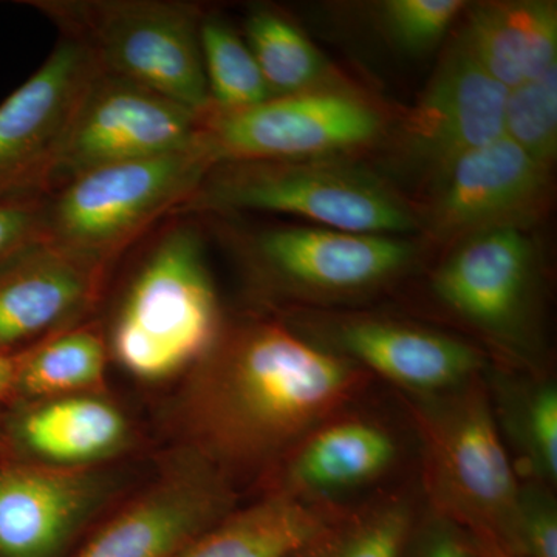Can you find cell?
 Returning a JSON list of instances; mask_svg holds the SVG:
<instances>
[{"instance_id":"cell-1","label":"cell","mask_w":557,"mask_h":557,"mask_svg":"<svg viewBox=\"0 0 557 557\" xmlns=\"http://www.w3.org/2000/svg\"><path fill=\"white\" fill-rule=\"evenodd\" d=\"M361 383L346 359L277 325H260L237 336L212 368L205 426L226 457H269L317 429Z\"/></svg>"},{"instance_id":"cell-2","label":"cell","mask_w":557,"mask_h":557,"mask_svg":"<svg viewBox=\"0 0 557 557\" xmlns=\"http://www.w3.org/2000/svg\"><path fill=\"white\" fill-rule=\"evenodd\" d=\"M215 330L218 300L199 234L175 228L132 282L113 330V350L135 375L163 379L199 358Z\"/></svg>"},{"instance_id":"cell-3","label":"cell","mask_w":557,"mask_h":557,"mask_svg":"<svg viewBox=\"0 0 557 557\" xmlns=\"http://www.w3.org/2000/svg\"><path fill=\"white\" fill-rule=\"evenodd\" d=\"M196 205L282 212L321 228L376 236L417 228L413 212L383 183L332 161H226Z\"/></svg>"},{"instance_id":"cell-4","label":"cell","mask_w":557,"mask_h":557,"mask_svg":"<svg viewBox=\"0 0 557 557\" xmlns=\"http://www.w3.org/2000/svg\"><path fill=\"white\" fill-rule=\"evenodd\" d=\"M417 420L440 507L474 528L479 539L507 547L522 487L486 398L467 391L420 410Z\"/></svg>"},{"instance_id":"cell-5","label":"cell","mask_w":557,"mask_h":557,"mask_svg":"<svg viewBox=\"0 0 557 557\" xmlns=\"http://www.w3.org/2000/svg\"><path fill=\"white\" fill-rule=\"evenodd\" d=\"M214 164L201 135L189 149L81 174L47 208L49 240L98 259L188 196Z\"/></svg>"},{"instance_id":"cell-6","label":"cell","mask_w":557,"mask_h":557,"mask_svg":"<svg viewBox=\"0 0 557 557\" xmlns=\"http://www.w3.org/2000/svg\"><path fill=\"white\" fill-rule=\"evenodd\" d=\"M102 72L156 91L207 119L211 113L193 9L170 2H100L73 7Z\"/></svg>"},{"instance_id":"cell-7","label":"cell","mask_w":557,"mask_h":557,"mask_svg":"<svg viewBox=\"0 0 557 557\" xmlns=\"http://www.w3.org/2000/svg\"><path fill=\"white\" fill-rule=\"evenodd\" d=\"M379 113L357 98L332 91L276 97L203 121V137L219 161H307L344 152L379 135Z\"/></svg>"},{"instance_id":"cell-8","label":"cell","mask_w":557,"mask_h":557,"mask_svg":"<svg viewBox=\"0 0 557 557\" xmlns=\"http://www.w3.org/2000/svg\"><path fill=\"white\" fill-rule=\"evenodd\" d=\"M100 72L89 44L72 36L0 104V201L32 197L53 180L76 110Z\"/></svg>"},{"instance_id":"cell-9","label":"cell","mask_w":557,"mask_h":557,"mask_svg":"<svg viewBox=\"0 0 557 557\" xmlns=\"http://www.w3.org/2000/svg\"><path fill=\"white\" fill-rule=\"evenodd\" d=\"M203 119L156 91L101 72L84 95L53 178L193 148Z\"/></svg>"},{"instance_id":"cell-10","label":"cell","mask_w":557,"mask_h":557,"mask_svg":"<svg viewBox=\"0 0 557 557\" xmlns=\"http://www.w3.org/2000/svg\"><path fill=\"white\" fill-rule=\"evenodd\" d=\"M549 170L507 137L465 153L440 175L432 225L440 236L519 228L537 211Z\"/></svg>"},{"instance_id":"cell-11","label":"cell","mask_w":557,"mask_h":557,"mask_svg":"<svg viewBox=\"0 0 557 557\" xmlns=\"http://www.w3.org/2000/svg\"><path fill=\"white\" fill-rule=\"evenodd\" d=\"M507 94L458 39L409 119L410 149L440 177L465 153L504 137Z\"/></svg>"},{"instance_id":"cell-12","label":"cell","mask_w":557,"mask_h":557,"mask_svg":"<svg viewBox=\"0 0 557 557\" xmlns=\"http://www.w3.org/2000/svg\"><path fill=\"white\" fill-rule=\"evenodd\" d=\"M533 276V249L520 228L469 236L434 277L440 299L478 327L508 335L518 327Z\"/></svg>"},{"instance_id":"cell-13","label":"cell","mask_w":557,"mask_h":557,"mask_svg":"<svg viewBox=\"0 0 557 557\" xmlns=\"http://www.w3.org/2000/svg\"><path fill=\"white\" fill-rule=\"evenodd\" d=\"M259 251L289 284L324 295L375 287L408 265L413 255L398 237L329 228L270 231L260 237Z\"/></svg>"},{"instance_id":"cell-14","label":"cell","mask_w":557,"mask_h":557,"mask_svg":"<svg viewBox=\"0 0 557 557\" xmlns=\"http://www.w3.org/2000/svg\"><path fill=\"white\" fill-rule=\"evenodd\" d=\"M94 498V483L76 472L0 469V557H57Z\"/></svg>"},{"instance_id":"cell-15","label":"cell","mask_w":557,"mask_h":557,"mask_svg":"<svg viewBox=\"0 0 557 557\" xmlns=\"http://www.w3.org/2000/svg\"><path fill=\"white\" fill-rule=\"evenodd\" d=\"M97 258L49 239L0 269V354L46 332L86 299Z\"/></svg>"},{"instance_id":"cell-16","label":"cell","mask_w":557,"mask_h":557,"mask_svg":"<svg viewBox=\"0 0 557 557\" xmlns=\"http://www.w3.org/2000/svg\"><path fill=\"white\" fill-rule=\"evenodd\" d=\"M333 341L359 364L416 391L460 386L483 364L479 351L461 341L391 322H346Z\"/></svg>"},{"instance_id":"cell-17","label":"cell","mask_w":557,"mask_h":557,"mask_svg":"<svg viewBox=\"0 0 557 557\" xmlns=\"http://www.w3.org/2000/svg\"><path fill=\"white\" fill-rule=\"evenodd\" d=\"M460 40L487 75L505 89H515L557 65L556 3L475 7Z\"/></svg>"},{"instance_id":"cell-18","label":"cell","mask_w":557,"mask_h":557,"mask_svg":"<svg viewBox=\"0 0 557 557\" xmlns=\"http://www.w3.org/2000/svg\"><path fill=\"white\" fill-rule=\"evenodd\" d=\"M222 509L211 486L164 491L102 528L76 557H177Z\"/></svg>"},{"instance_id":"cell-19","label":"cell","mask_w":557,"mask_h":557,"mask_svg":"<svg viewBox=\"0 0 557 557\" xmlns=\"http://www.w3.org/2000/svg\"><path fill=\"white\" fill-rule=\"evenodd\" d=\"M332 523L314 505L277 496L209 528L177 557H304Z\"/></svg>"},{"instance_id":"cell-20","label":"cell","mask_w":557,"mask_h":557,"mask_svg":"<svg viewBox=\"0 0 557 557\" xmlns=\"http://www.w3.org/2000/svg\"><path fill=\"white\" fill-rule=\"evenodd\" d=\"M397 445L383 429L364 421H339L313 431L292 463V480L309 493L362 485L386 472Z\"/></svg>"},{"instance_id":"cell-21","label":"cell","mask_w":557,"mask_h":557,"mask_svg":"<svg viewBox=\"0 0 557 557\" xmlns=\"http://www.w3.org/2000/svg\"><path fill=\"white\" fill-rule=\"evenodd\" d=\"M28 448L54 461L94 460L120 445L126 424L119 410L94 398H64L42 406L22 423Z\"/></svg>"},{"instance_id":"cell-22","label":"cell","mask_w":557,"mask_h":557,"mask_svg":"<svg viewBox=\"0 0 557 557\" xmlns=\"http://www.w3.org/2000/svg\"><path fill=\"white\" fill-rule=\"evenodd\" d=\"M245 36L273 98L311 91L324 76L322 54L281 14L255 11L245 25Z\"/></svg>"},{"instance_id":"cell-23","label":"cell","mask_w":557,"mask_h":557,"mask_svg":"<svg viewBox=\"0 0 557 557\" xmlns=\"http://www.w3.org/2000/svg\"><path fill=\"white\" fill-rule=\"evenodd\" d=\"M200 46L215 113L244 112L273 98L247 42L228 25L214 20L201 22Z\"/></svg>"},{"instance_id":"cell-24","label":"cell","mask_w":557,"mask_h":557,"mask_svg":"<svg viewBox=\"0 0 557 557\" xmlns=\"http://www.w3.org/2000/svg\"><path fill=\"white\" fill-rule=\"evenodd\" d=\"M104 361V347L97 336L69 333L20 361L16 383L32 395L81 391L101 381Z\"/></svg>"},{"instance_id":"cell-25","label":"cell","mask_w":557,"mask_h":557,"mask_svg":"<svg viewBox=\"0 0 557 557\" xmlns=\"http://www.w3.org/2000/svg\"><path fill=\"white\" fill-rule=\"evenodd\" d=\"M412 525L408 504L392 500L330 525L304 557H399Z\"/></svg>"},{"instance_id":"cell-26","label":"cell","mask_w":557,"mask_h":557,"mask_svg":"<svg viewBox=\"0 0 557 557\" xmlns=\"http://www.w3.org/2000/svg\"><path fill=\"white\" fill-rule=\"evenodd\" d=\"M504 137L542 166L552 168L557 153V65L508 90Z\"/></svg>"},{"instance_id":"cell-27","label":"cell","mask_w":557,"mask_h":557,"mask_svg":"<svg viewBox=\"0 0 557 557\" xmlns=\"http://www.w3.org/2000/svg\"><path fill=\"white\" fill-rule=\"evenodd\" d=\"M512 428L531 469L547 482L557 478V391L553 384L534 388L520 401Z\"/></svg>"},{"instance_id":"cell-28","label":"cell","mask_w":557,"mask_h":557,"mask_svg":"<svg viewBox=\"0 0 557 557\" xmlns=\"http://www.w3.org/2000/svg\"><path fill=\"white\" fill-rule=\"evenodd\" d=\"M465 7L461 0H391L383 20L403 49L418 53L438 44Z\"/></svg>"},{"instance_id":"cell-29","label":"cell","mask_w":557,"mask_h":557,"mask_svg":"<svg viewBox=\"0 0 557 557\" xmlns=\"http://www.w3.org/2000/svg\"><path fill=\"white\" fill-rule=\"evenodd\" d=\"M504 549L522 557H557L555 502L537 487L520 493L518 516Z\"/></svg>"},{"instance_id":"cell-30","label":"cell","mask_w":557,"mask_h":557,"mask_svg":"<svg viewBox=\"0 0 557 557\" xmlns=\"http://www.w3.org/2000/svg\"><path fill=\"white\" fill-rule=\"evenodd\" d=\"M49 239L47 208L33 197L0 201V269Z\"/></svg>"},{"instance_id":"cell-31","label":"cell","mask_w":557,"mask_h":557,"mask_svg":"<svg viewBox=\"0 0 557 557\" xmlns=\"http://www.w3.org/2000/svg\"><path fill=\"white\" fill-rule=\"evenodd\" d=\"M472 549L456 531L440 528L431 534L418 557H471Z\"/></svg>"},{"instance_id":"cell-32","label":"cell","mask_w":557,"mask_h":557,"mask_svg":"<svg viewBox=\"0 0 557 557\" xmlns=\"http://www.w3.org/2000/svg\"><path fill=\"white\" fill-rule=\"evenodd\" d=\"M20 359L7 357L0 354V399L16 384Z\"/></svg>"},{"instance_id":"cell-33","label":"cell","mask_w":557,"mask_h":557,"mask_svg":"<svg viewBox=\"0 0 557 557\" xmlns=\"http://www.w3.org/2000/svg\"><path fill=\"white\" fill-rule=\"evenodd\" d=\"M480 544V553H482L485 557H522L511 555L507 549L500 547V545L496 544L493 541H483V539H479Z\"/></svg>"}]
</instances>
